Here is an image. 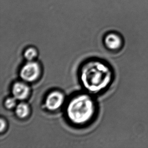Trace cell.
<instances>
[{
	"mask_svg": "<svg viewBox=\"0 0 148 148\" xmlns=\"http://www.w3.org/2000/svg\"><path fill=\"white\" fill-rule=\"evenodd\" d=\"M105 44L110 50H117L122 47L123 41L122 38L118 34H110L105 38Z\"/></svg>",
	"mask_w": 148,
	"mask_h": 148,
	"instance_id": "cell-6",
	"label": "cell"
},
{
	"mask_svg": "<svg viewBox=\"0 0 148 148\" xmlns=\"http://www.w3.org/2000/svg\"><path fill=\"white\" fill-rule=\"evenodd\" d=\"M64 101V96L59 91H54L47 96L45 105L48 110L53 111L62 106Z\"/></svg>",
	"mask_w": 148,
	"mask_h": 148,
	"instance_id": "cell-4",
	"label": "cell"
},
{
	"mask_svg": "<svg viewBox=\"0 0 148 148\" xmlns=\"http://www.w3.org/2000/svg\"><path fill=\"white\" fill-rule=\"evenodd\" d=\"M24 57L26 60L29 61H32L37 56V52L36 50L34 48H29L27 49L24 52Z\"/></svg>",
	"mask_w": 148,
	"mask_h": 148,
	"instance_id": "cell-8",
	"label": "cell"
},
{
	"mask_svg": "<svg viewBox=\"0 0 148 148\" xmlns=\"http://www.w3.org/2000/svg\"><path fill=\"white\" fill-rule=\"evenodd\" d=\"M95 112L92 99L87 95H80L70 101L67 108V114L75 124L85 123L92 118Z\"/></svg>",
	"mask_w": 148,
	"mask_h": 148,
	"instance_id": "cell-2",
	"label": "cell"
},
{
	"mask_svg": "<svg viewBox=\"0 0 148 148\" xmlns=\"http://www.w3.org/2000/svg\"><path fill=\"white\" fill-rule=\"evenodd\" d=\"M15 111L18 117L25 118L29 113V108L27 104L25 103H21L16 107Z\"/></svg>",
	"mask_w": 148,
	"mask_h": 148,
	"instance_id": "cell-7",
	"label": "cell"
},
{
	"mask_svg": "<svg viewBox=\"0 0 148 148\" xmlns=\"http://www.w3.org/2000/svg\"><path fill=\"white\" fill-rule=\"evenodd\" d=\"M40 73V66L37 62L29 61L21 69L20 75L23 80L32 82L36 80Z\"/></svg>",
	"mask_w": 148,
	"mask_h": 148,
	"instance_id": "cell-3",
	"label": "cell"
},
{
	"mask_svg": "<svg viewBox=\"0 0 148 148\" xmlns=\"http://www.w3.org/2000/svg\"><path fill=\"white\" fill-rule=\"evenodd\" d=\"M16 100L17 99L14 98V97L7 99L5 102V107L7 109H12L14 108L16 105Z\"/></svg>",
	"mask_w": 148,
	"mask_h": 148,
	"instance_id": "cell-9",
	"label": "cell"
},
{
	"mask_svg": "<svg viewBox=\"0 0 148 148\" xmlns=\"http://www.w3.org/2000/svg\"><path fill=\"white\" fill-rule=\"evenodd\" d=\"M29 90V88L27 84L22 82H17L13 86L12 92L17 100H23L28 97Z\"/></svg>",
	"mask_w": 148,
	"mask_h": 148,
	"instance_id": "cell-5",
	"label": "cell"
},
{
	"mask_svg": "<svg viewBox=\"0 0 148 148\" xmlns=\"http://www.w3.org/2000/svg\"><path fill=\"white\" fill-rule=\"evenodd\" d=\"M6 122L3 119H1V132H2L6 127Z\"/></svg>",
	"mask_w": 148,
	"mask_h": 148,
	"instance_id": "cell-10",
	"label": "cell"
},
{
	"mask_svg": "<svg viewBox=\"0 0 148 148\" xmlns=\"http://www.w3.org/2000/svg\"><path fill=\"white\" fill-rule=\"evenodd\" d=\"M80 77L82 84L87 90L91 92H98L110 84L113 72L107 64L92 61L83 66Z\"/></svg>",
	"mask_w": 148,
	"mask_h": 148,
	"instance_id": "cell-1",
	"label": "cell"
}]
</instances>
